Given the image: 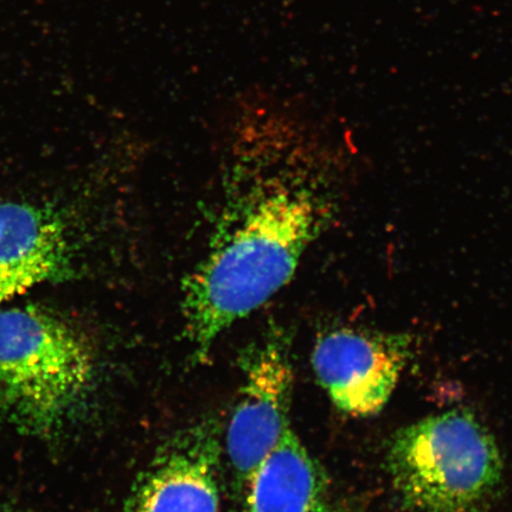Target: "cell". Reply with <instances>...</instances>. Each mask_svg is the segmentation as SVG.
Listing matches in <instances>:
<instances>
[{"instance_id":"5","label":"cell","mask_w":512,"mask_h":512,"mask_svg":"<svg viewBox=\"0 0 512 512\" xmlns=\"http://www.w3.org/2000/svg\"><path fill=\"white\" fill-rule=\"evenodd\" d=\"M243 361L245 379L226 437L230 464L242 488L291 427L293 387L290 354L279 332L256 345Z\"/></svg>"},{"instance_id":"9","label":"cell","mask_w":512,"mask_h":512,"mask_svg":"<svg viewBox=\"0 0 512 512\" xmlns=\"http://www.w3.org/2000/svg\"><path fill=\"white\" fill-rule=\"evenodd\" d=\"M319 512H334V511H331L328 507H326L322 511H319Z\"/></svg>"},{"instance_id":"4","label":"cell","mask_w":512,"mask_h":512,"mask_svg":"<svg viewBox=\"0 0 512 512\" xmlns=\"http://www.w3.org/2000/svg\"><path fill=\"white\" fill-rule=\"evenodd\" d=\"M411 351L408 335L339 328L320 335L312 366L337 408L368 416L387 405Z\"/></svg>"},{"instance_id":"8","label":"cell","mask_w":512,"mask_h":512,"mask_svg":"<svg viewBox=\"0 0 512 512\" xmlns=\"http://www.w3.org/2000/svg\"><path fill=\"white\" fill-rule=\"evenodd\" d=\"M243 512H319L328 482L292 428L248 478Z\"/></svg>"},{"instance_id":"7","label":"cell","mask_w":512,"mask_h":512,"mask_svg":"<svg viewBox=\"0 0 512 512\" xmlns=\"http://www.w3.org/2000/svg\"><path fill=\"white\" fill-rule=\"evenodd\" d=\"M70 259L66 228L59 217L28 203L0 204V303L67 277Z\"/></svg>"},{"instance_id":"3","label":"cell","mask_w":512,"mask_h":512,"mask_svg":"<svg viewBox=\"0 0 512 512\" xmlns=\"http://www.w3.org/2000/svg\"><path fill=\"white\" fill-rule=\"evenodd\" d=\"M387 465L403 507L414 512H482L503 480L495 439L466 411L402 428L390 443Z\"/></svg>"},{"instance_id":"6","label":"cell","mask_w":512,"mask_h":512,"mask_svg":"<svg viewBox=\"0 0 512 512\" xmlns=\"http://www.w3.org/2000/svg\"><path fill=\"white\" fill-rule=\"evenodd\" d=\"M220 457L216 427L182 433L147 467L126 512H220Z\"/></svg>"},{"instance_id":"1","label":"cell","mask_w":512,"mask_h":512,"mask_svg":"<svg viewBox=\"0 0 512 512\" xmlns=\"http://www.w3.org/2000/svg\"><path fill=\"white\" fill-rule=\"evenodd\" d=\"M280 152L254 138L234 153L207 252L182 285L184 332L196 360L290 283L331 217L318 185Z\"/></svg>"},{"instance_id":"2","label":"cell","mask_w":512,"mask_h":512,"mask_svg":"<svg viewBox=\"0 0 512 512\" xmlns=\"http://www.w3.org/2000/svg\"><path fill=\"white\" fill-rule=\"evenodd\" d=\"M85 336L38 307L0 310V421L29 437L67 424L94 379Z\"/></svg>"}]
</instances>
